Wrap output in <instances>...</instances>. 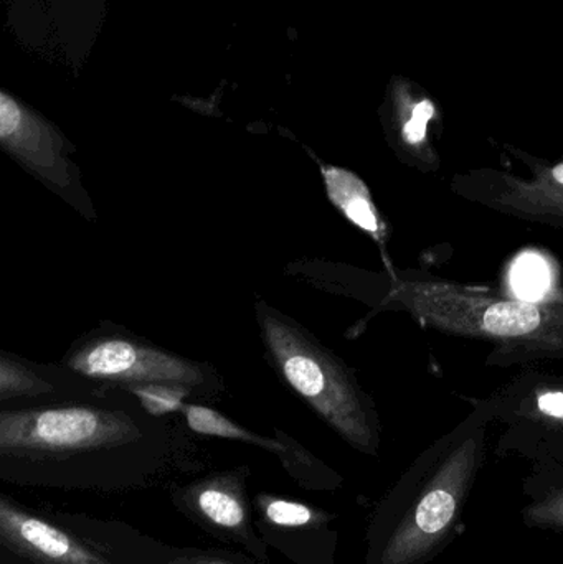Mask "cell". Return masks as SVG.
<instances>
[{"label": "cell", "mask_w": 563, "mask_h": 564, "mask_svg": "<svg viewBox=\"0 0 563 564\" xmlns=\"http://www.w3.org/2000/svg\"><path fill=\"white\" fill-rule=\"evenodd\" d=\"M0 139L6 151L30 172L58 191H72L69 164L63 158L58 139L9 98L2 99L0 109Z\"/></svg>", "instance_id": "9c48e42d"}, {"label": "cell", "mask_w": 563, "mask_h": 564, "mask_svg": "<svg viewBox=\"0 0 563 564\" xmlns=\"http://www.w3.org/2000/svg\"><path fill=\"white\" fill-rule=\"evenodd\" d=\"M410 301L432 322L491 337H524L541 330L551 315L529 301H496L448 294L443 288H410Z\"/></svg>", "instance_id": "ba28073f"}, {"label": "cell", "mask_w": 563, "mask_h": 564, "mask_svg": "<svg viewBox=\"0 0 563 564\" xmlns=\"http://www.w3.org/2000/svg\"><path fill=\"white\" fill-rule=\"evenodd\" d=\"M171 549L119 520L0 494V564H167Z\"/></svg>", "instance_id": "3957f363"}, {"label": "cell", "mask_w": 563, "mask_h": 564, "mask_svg": "<svg viewBox=\"0 0 563 564\" xmlns=\"http://www.w3.org/2000/svg\"><path fill=\"white\" fill-rule=\"evenodd\" d=\"M433 105L430 101H422L413 108L412 119L403 126V138L409 144H420L425 141L426 124L433 116Z\"/></svg>", "instance_id": "e0dca14e"}, {"label": "cell", "mask_w": 563, "mask_h": 564, "mask_svg": "<svg viewBox=\"0 0 563 564\" xmlns=\"http://www.w3.org/2000/svg\"><path fill=\"white\" fill-rule=\"evenodd\" d=\"M253 502L257 530L268 549L293 564H336L333 513L268 492L257 494Z\"/></svg>", "instance_id": "52a82bcc"}, {"label": "cell", "mask_w": 563, "mask_h": 564, "mask_svg": "<svg viewBox=\"0 0 563 564\" xmlns=\"http://www.w3.org/2000/svg\"><path fill=\"white\" fill-rule=\"evenodd\" d=\"M65 365L93 380L124 384L174 383L195 388L210 387L201 365L177 357L128 335H98L86 338L65 358Z\"/></svg>", "instance_id": "8992f818"}, {"label": "cell", "mask_w": 563, "mask_h": 564, "mask_svg": "<svg viewBox=\"0 0 563 564\" xmlns=\"http://www.w3.org/2000/svg\"><path fill=\"white\" fill-rule=\"evenodd\" d=\"M151 417L101 404L3 410L0 480L65 492L161 486L185 460L171 431Z\"/></svg>", "instance_id": "6da1fadb"}, {"label": "cell", "mask_w": 563, "mask_h": 564, "mask_svg": "<svg viewBox=\"0 0 563 564\" xmlns=\"http://www.w3.org/2000/svg\"><path fill=\"white\" fill-rule=\"evenodd\" d=\"M126 390L131 391L138 398L145 413L161 417L165 414L178 413V411L182 413L185 398L191 394L192 388L174 383H142L132 384Z\"/></svg>", "instance_id": "4fadbf2b"}, {"label": "cell", "mask_w": 563, "mask_h": 564, "mask_svg": "<svg viewBox=\"0 0 563 564\" xmlns=\"http://www.w3.org/2000/svg\"><path fill=\"white\" fill-rule=\"evenodd\" d=\"M167 564H270L258 562L245 552H230L218 549H194V546H172Z\"/></svg>", "instance_id": "5bb4252c"}, {"label": "cell", "mask_w": 563, "mask_h": 564, "mask_svg": "<svg viewBox=\"0 0 563 564\" xmlns=\"http://www.w3.org/2000/svg\"><path fill=\"white\" fill-rule=\"evenodd\" d=\"M182 414L187 420V426L194 433L221 437V440L240 441V443L251 444V446L261 447V449L274 454V456L280 457L284 470L290 476L296 474L301 463H303L304 454H306V449L301 444H297L293 437L281 433V431H277V437L260 436V434L245 430L243 426L234 423V421L228 420L227 416L212 410V408L201 406V404H185Z\"/></svg>", "instance_id": "30bf717a"}, {"label": "cell", "mask_w": 563, "mask_h": 564, "mask_svg": "<svg viewBox=\"0 0 563 564\" xmlns=\"http://www.w3.org/2000/svg\"><path fill=\"white\" fill-rule=\"evenodd\" d=\"M549 273L539 258L526 257L516 264L512 284L516 292L524 299L539 297L548 288Z\"/></svg>", "instance_id": "9a60e30c"}, {"label": "cell", "mask_w": 563, "mask_h": 564, "mask_svg": "<svg viewBox=\"0 0 563 564\" xmlns=\"http://www.w3.org/2000/svg\"><path fill=\"white\" fill-rule=\"evenodd\" d=\"M321 172L326 184L327 197L333 202L334 207L360 230L382 241L383 230L379 212L373 205L367 185L346 169L323 165Z\"/></svg>", "instance_id": "8fae6325"}, {"label": "cell", "mask_w": 563, "mask_h": 564, "mask_svg": "<svg viewBox=\"0 0 563 564\" xmlns=\"http://www.w3.org/2000/svg\"><path fill=\"white\" fill-rule=\"evenodd\" d=\"M257 317L268 358L288 387L354 449L376 454L379 424L346 365L306 328L267 302H258Z\"/></svg>", "instance_id": "277c9868"}, {"label": "cell", "mask_w": 563, "mask_h": 564, "mask_svg": "<svg viewBox=\"0 0 563 564\" xmlns=\"http://www.w3.org/2000/svg\"><path fill=\"white\" fill-rule=\"evenodd\" d=\"M53 387L43 378L36 377L25 365L15 358L0 355V400L9 401L19 397H40L52 393Z\"/></svg>", "instance_id": "7c38bea8"}, {"label": "cell", "mask_w": 563, "mask_h": 564, "mask_svg": "<svg viewBox=\"0 0 563 564\" xmlns=\"http://www.w3.org/2000/svg\"><path fill=\"white\" fill-rule=\"evenodd\" d=\"M526 520L531 525L563 530V489L549 494L526 510Z\"/></svg>", "instance_id": "2e32d148"}, {"label": "cell", "mask_w": 563, "mask_h": 564, "mask_svg": "<svg viewBox=\"0 0 563 564\" xmlns=\"http://www.w3.org/2000/svg\"><path fill=\"white\" fill-rule=\"evenodd\" d=\"M479 466L478 437H466L415 466L377 510L367 564H423L448 540Z\"/></svg>", "instance_id": "7a4b0ae2"}, {"label": "cell", "mask_w": 563, "mask_h": 564, "mask_svg": "<svg viewBox=\"0 0 563 564\" xmlns=\"http://www.w3.org/2000/svg\"><path fill=\"white\" fill-rule=\"evenodd\" d=\"M250 467L217 470L171 490V502L197 529L241 552L270 563V549L255 522V502L248 494Z\"/></svg>", "instance_id": "5b68a950"}, {"label": "cell", "mask_w": 563, "mask_h": 564, "mask_svg": "<svg viewBox=\"0 0 563 564\" xmlns=\"http://www.w3.org/2000/svg\"><path fill=\"white\" fill-rule=\"evenodd\" d=\"M535 410L545 420L563 426V391H545L535 400Z\"/></svg>", "instance_id": "ac0fdd59"}]
</instances>
